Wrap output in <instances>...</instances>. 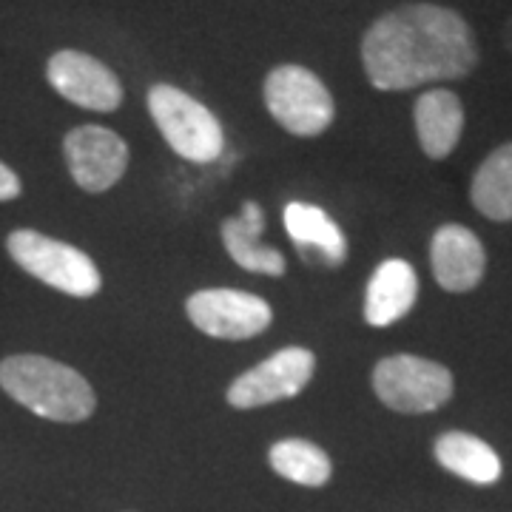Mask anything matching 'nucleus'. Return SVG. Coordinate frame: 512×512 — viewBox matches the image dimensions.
Instances as JSON below:
<instances>
[{
    "instance_id": "9b49d317",
    "label": "nucleus",
    "mask_w": 512,
    "mask_h": 512,
    "mask_svg": "<svg viewBox=\"0 0 512 512\" xmlns=\"http://www.w3.org/2000/svg\"><path fill=\"white\" fill-rule=\"evenodd\" d=\"M433 276L444 291L467 293L478 288L487 271V251L481 239L464 225H441L430 242Z\"/></svg>"
},
{
    "instance_id": "6ab92c4d",
    "label": "nucleus",
    "mask_w": 512,
    "mask_h": 512,
    "mask_svg": "<svg viewBox=\"0 0 512 512\" xmlns=\"http://www.w3.org/2000/svg\"><path fill=\"white\" fill-rule=\"evenodd\" d=\"M20 191H23V183L20 177L9 168V165L0 160V202H12L18 200Z\"/></svg>"
},
{
    "instance_id": "20e7f679",
    "label": "nucleus",
    "mask_w": 512,
    "mask_h": 512,
    "mask_svg": "<svg viewBox=\"0 0 512 512\" xmlns=\"http://www.w3.org/2000/svg\"><path fill=\"white\" fill-rule=\"evenodd\" d=\"M146 106L165 143L183 160L200 165L220 160L225 148L220 120L197 97L171 83H157L148 89Z\"/></svg>"
},
{
    "instance_id": "39448f33",
    "label": "nucleus",
    "mask_w": 512,
    "mask_h": 512,
    "mask_svg": "<svg viewBox=\"0 0 512 512\" xmlns=\"http://www.w3.org/2000/svg\"><path fill=\"white\" fill-rule=\"evenodd\" d=\"M262 97L271 117L293 137H319L336 117L333 94L322 83V77L296 63H282L271 69L262 86Z\"/></svg>"
},
{
    "instance_id": "f257e3e1",
    "label": "nucleus",
    "mask_w": 512,
    "mask_h": 512,
    "mask_svg": "<svg viewBox=\"0 0 512 512\" xmlns=\"http://www.w3.org/2000/svg\"><path fill=\"white\" fill-rule=\"evenodd\" d=\"M362 66L379 92L464 80L478 66L476 32L450 6L427 0L404 3L367 26Z\"/></svg>"
},
{
    "instance_id": "f3484780",
    "label": "nucleus",
    "mask_w": 512,
    "mask_h": 512,
    "mask_svg": "<svg viewBox=\"0 0 512 512\" xmlns=\"http://www.w3.org/2000/svg\"><path fill=\"white\" fill-rule=\"evenodd\" d=\"M470 200L481 217L493 222H512V143H504L478 165Z\"/></svg>"
},
{
    "instance_id": "1a4fd4ad",
    "label": "nucleus",
    "mask_w": 512,
    "mask_h": 512,
    "mask_svg": "<svg viewBox=\"0 0 512 512\" xmlns=\"http://www.w3.org/2000/svg\"><path fill=\"white\" fill-rule=\"evenodd\" d=\"M63 157L72 180L89 194H103L123 180L126 140L106 126H77L63 137Z\"/></svg>"
},
{
    "instance_id": "f03ea898",
    "label": "nucleus",
    "mask_w": 512,
    "mask_h": 512,
    "mask_svg": "<svg viewBox=\"0 0 512 512\" xmlns=\"http://www.w3.org/2000/svg\"><path fill=\"white\" fill-rule=\"evenodd\" d=\"M0 387L9 399L49 421H86L97 407L92 384L74 367L37 353H18L0 362Z\"/></svg>"
},
{
    "instance_id": "0eeeda50",
    "label": "nucleus",
    "mask_w": 512,
    "mask_h": 512,
    "mask_svg": "<svg viewBox=\"0 0 512 512\" xmlns=\"http://www.w3.org/2000/svg\"><path fill=\"white\" fill-rule=\"evenodd\" d=\"M185 313L194 328L225 342L254 339L274 322V311L262 296L237 288H208L191 293L185 299Z\"/></svg>"
},
{
    "instance_id": "aec40b11",
    "label": "nucleus",
    "mask_w": 512,
    "mask_h": 512,
    "mask_svg": "<svg viewBox=\"0 0 512 512\" xmlns=\"http://www.w3.org/2000/svg\"><path fill=\"white\" fill-rule=\"evenodd\" d=\"M501 37H504V46H507V52L512 55V15L507 18V23H504V32H501Z\"/></svg>"
},
{
    "instance_id": "9d476101",
    "label": "nucleus",
    "mask_w": 512,
    "mask_h": 512,
    "mask_svg": "<svg viewBox=\"0 0 512 512\" xmlns=\"http://www.w3.org/2000/svg\"><path fill=\"white\" fill-rule=\"evenodd\" d=\"M49 86L63 100L89 111H117L123 103V86L120 77L97 57L77 52V49H60L46 63Z\"/></svg>"
},
{
    "instance_id": "4468645a",
    "label": "nucleus",
    "mask_w": 512,
    "mask_h": 512,
    "mask_svg": "<svg viewBox=\"0 0 512 512\" xmlns=\"http://www.w3.org/2000/svg\"><path fill=\"white\" fill-rule=\"evenodd\" d=\"M419 299V276L404 259H384L373 271L365 293V322L387 328L413 311Z\"/></svg>"
},
{
    "instance_id": "423d86ee",
    "label": "nucleus",
    "mask_w": 512,
    "mask_h": 512,
    "mask_svg": "<svg viewBox=\"0 0 512 512\" xmlns=\"http://www.w3.org/2000/svg\"><path fill=\"white\" fill-rule=\"evenodd\" d=\"M373 390L379 402L396 413H433L453 399V373L433 359L396 353L373 367Z\"/></svg>"
},
{
    "instance_id": "dca6fc26",
    "label": "nucleus",
    "mask_w": 512,
    "mask_h": 512,
    "mask_svg": "<svg viewBox=\"0 0 512 512\" xmlns=\"http://www.w3.org/2000/svg\"><path fill=\"white\" fill-rule=\"evenodd\" d=\"M436 461L447 473L464 478L470 484L487 487L501 478V458L495 453L487 441H481L473 433H461V430H450L441 433L436 439Z\"/></svg>"
},
{
    "instance_id": "ddd939ff",
    "label": "nucleus",
    "mask_w": 512,
    "mask_h": 512,
    "mask_svg": "<svg viewBox=\"0 0 512 512\" xmlns=\"http://www.w3.org/2000/svg\"><path fill=\"white\" fill-rule=\"evenodd\" d=\"M265 234V211L254 200L245 202L239 217H228L222 222V245L239 268L262 276H282L288 271L285 256L274 245L262 242Z\"/></svg>"
},
{
    "instance_id": "f8f14e48",
    "label": "nucleus",
    "mask_w": 512,
    "mask_h": 512,
    "mask_svg": "<svg viewBox=\"0 0 512 512\" xmlns=\"http://www.w3.org/2000/svg\"><path fill=\"white\" fill-rule=\"evenodd\" d=\"M282 222L302 262L313 268H339L348 259V237L319 205L288 202L282 211Z\"/></svg>"
},
{
    "instance_id": "7ed1b4c3",
    "label": "nucleus",
    "mask_w": 512,
    "mask_h": 512,
    "mask_svg": "<svg viewBox=\"0 0 512 512\" xmlns=\"http://www.w3.org/2000/svg\"><path fill=\"white\" fill-rule=\"evenodd\" d=\"M6 251L18 268L66 296L92 299L103 288V276L92 256L63 239L46 237L32 228H18L6 237Z\"/></svg>"
},
{
    "instance_id": "6e6552de",
    "label": "nucleus",
    "mask_w": 512,
    "mask_h": 512,
    "mask_svg": "<svg viewBox=\"0 0 512 512\" xmlns=\"http://www.w3.org/2000/svg\"><path fill=\"white\" fill-rule=\"evenodd\" d=\"M316 356L308 348L276 350L265 362L245 370L228 387V404L239 410H254L265 404L285 402L299 396L313 379Z\"/></svg>"
},
{
    "instance_id": "2eb2a0df",
    "label": "nucleus",
    "mask_w": 512,
    "mask_h": 512,
    "mask_svg": "<svg viewBox=\"0 0 512 512\" xmlns=\"http://www.w3.org/2000/svg\"><path fill=\"white\" fill-rule=\"evenodd\" d=\"M413 123L421 151L430 160H444L464 134V103L450 89H427L413 106Z\"/></svg>"
},
{
    "instance_id": "a211bd4d",
    "label": "nucleus",
    "mask_w": 512,
    "mask_h": 512,
    "mask_svg": "<svg viewBox=\"0 0 512 512\" xmlns=\"http://www.w3.org/2000/svg\"><path fill=\"white\" fill-rule=\"evenodd\" d=\"M271 467L299 487H325L333 476L330 456L308 439H282L271 447Z\"/></svg>"
}]
</instances>
